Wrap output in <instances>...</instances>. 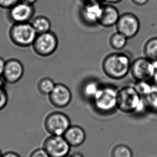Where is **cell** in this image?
<instances>
[{
  "mask_svg": "<svg viewBox=\"0 0 157 157\" xmlns=\"http://www.w3.org/2000/svg\"><path fill=\"white\" fill-rule=\"evenodd\" d=\"M20 2V0H0V8L9 10Z\"/></svg>",
  "mask_w": 157,
  "mask_h": 157,
  "instance_id": "cell-25",
  "label": "cell"
},
{
  "mask_svg": "<svg viewBox=\"0 0 157 157\" xmlns=\"http://www.w3.org/2000/svg\"><path fill=\"white\" fill-rule=\"evenodd\" d=\"M150 0H131L134 4L137 6H144L149 3Z\"/></svg>",
  "mask_w": 157,
  "mask_h": 157,
  "instance_id": "cell-27",
  "label": "cell"
},
{
  "mask_svg": "<svg viewBox=\"0 0 157 157\" xmlns=\"http://www.w3.org/2000/svg\"><path fill=\"white\" fill-rule=\"evenodd\" d=\"M43 148L51 157H66L71 150V146L63 136H49L44 140Z\"/></svg>",
  "mask_w": 157,
  "mask_h": 157,
  "instance_id": "cell-10",
  "label": "cell"
},
{
  "mask_svg": "<svg viewBox=\"0 0 157 157\" xmlns=\"http://www.w3.org/2000/svg\"><path fill=\"white\" fill-rule=\"evenodd\" d=\"M49 101L53 106L58 108L66 107L72 100V94L69 88L66 85L59 83L48 95Z\"/></svg>",
  "mask_w": 157,
  "mask_h": 157,
  "instance_id": "cell-13",
  "label": "cell"
},
{
  "mask_svg": "<svg viewBox=\"0 0 157 157\" xmlns=\"http://www.w3.org/2000/svg\"><path fill=\"white\" fill-rule=\"evenodd\" d=\"M122 0H103V2L105 3L108 4H114L119 3L121 2Z\"/></svg>",
  "mask_w": 157,
  "mask_h": 157,
  "instance_id": "cell-30",
  "label": "cell"
},
{
  "mask_svg": "<svg viewBox=\"0 0 157 157\" xmlns=\"http://www.w3.org/2000/svg\"><path fill=\"white\" fill-rule=\"evenodd\" d=\"M144 98L149 111L157 114V86L153 85L150 93Z\"/></svg>",
  "mask_w": 157,
  "mask_h": 157,
  "instance_id": "cell-21",
  "label": "cell"
},
{
  "mask_svg": "<svg viewBox=\"0 0 157 157\" xmlns=\"http://www.w3.org/2000/svg\"><path fill=\"white\" fill-rule=\"evenodd\" d=\"M132 149L124 144L117 145L112 149L111 157H132Z\"/></svg>",
  "mask_w": 157,
  "mask_h": 157,
  "instance_id": "cell-23",
  "label": "cell"
},
{
  "mask_svg": "<svg viewBox=\"0 0 157 157\" xmlns=\"http://www.w3.org/2000/svg\"><path fill=\"white\" fill-rule=\"evenodd\" d=\"M30 23L38 34L51 31V22L47 17L44 16L33 17Z\"/></svg>",
  "mask_w": 157,
  "mask_h": 157,
  "instance_id": "cell-17",
  "label": "cell"
},
{
  "mask_svg": "<svg viewBox=\"0 0 157 157\" xmlns=\"http://www.w3.org/2000/svg\"><path fill=\"white\" fill-rule=\"evenodd\" d=\"M58 44L57 36L54 32L50 31L37 34L32 47L37 55L41 57H47L55 53Z\"/></svg>",
  "mask_w": 157,
  "mask_h": 157,
  "instance_id": "cell-5",
  "label": "cell"
},
{
  "mask_svg": "<svg viewBox=\"0 0 157 157\" xmlns=\"http://www.w3.org/2000/svg\"><path fill=\"white\" fill-rule=\"evenodd\" d=\"M98 81L89 79L83 84L81 88V94L83 98L91 101L101 86Z\"/></svg>",
  "mask_w": 157,
  "mask_h": 157,
  "instance_id": "cell-16",
  "label": "cell"
},
{
  "mask_svg": "<svg viewBox=\"0 0 157 157\" xmlns=\"http://www.w3.org/2000/svg\"><path fill=\"white\" fill-rule=\"evenodd\" d=\"M38 0H20L21 2H24L28 4H33L34 5V3H36Z\"/></svg>",
  "mask_w": 157,
  "mask_h": 157,
  "instance_id": "cell-32",
  "label": "cell"
},
{
  "mask_svg": "<svg viewBox=\"0 0 157 157\" xmlns=\"http://www.w3.org/2000/svg\"><path fill=\"white\" fill-rule=\"evenodd\" d=\"M155 72L153 62L147 57H139L132 62L130 72L136 81L151 82Z\"/></svg>",
  "mask_w": 157,
  "mask_h": 157,
  "instance_id": "cell-8",
  "label": "cell"
},
{
  "mask_svg": "<svg viewBox=\"0 0 157 157\" xmlns=\"http://www.w3.org/2000/svg\"><path fill=\"white\" fill-rule=\"evenodd\" d=\"M145 57L151 61H157V37L149 39L145 44L143 49Z\"/></svg>",
  "mask_w": 157,
  "mask_h": 157,
  "instance_id": "cell-18",
  "label": "cell"
},
{
  "mask_svg": "<svg viewBox=\"0 0 157 157\" xmlns=\"http://www.w3.org/2000/svg\"><path fill=\"white\" fill-rule=\"evenodd\" d=\"M2 152H1V151L0 150V157H2Z\"/></svg>",
  "mask_w": 157,
  "mask_h": 157,
  "instance_id": "cell-35",
  "label": "cell"
},
{
  "mask_svg": "<svg viewBox=\"0 0 157 157\" xmlns=\"http://www.w3.org/2000/svg\"><path fill=\"white\" fill-rule=\"evenodd\" d=\"M46 130L51 135L63 136L68 128L71 126L69 117L61 112L50 113L46 117L44 122Z\"/></svg>",
  "mask_w": 157,
  "mask_h": 157,
  "instance_id": "cell-6",
  "label": "cell"
},
{
  "mask_svg": "<svg viewBox=\"0 0 157 157\" xmlns=\"http://www.w3.org/2000/svg\"><path fill=\"white\" fill-rule=\"evenodd\" d=\"M132 64L131 57L126 53L115 52L105 57L102 62V70L109 78L120 80L129 73Z\"/></svg>",
  "mask_w": 157,
  "mask_h": 157,
  "instance_id": "cell-2",
  "label": "cell"
},
{
  "mask_svg": "<svg viewBox=\"0 0 157 157\" xmlns=\"http://www.w3.org/2000/svg\"><path fill=\"white\" fill-rule=\"evenodd\" d=\"M132 86L140 96L144 98L152 91L153 85L150 81H136Z\"/></svg>",
  "mask_w": 157,
  "mask_h": 157,
  "instance_id": "cell-22",
  "label": "cell"
},
{
  "mask_svg": "<svg viewBox=\"0 0 157 157\" xmlns=\"http://www.w3.org/2000/svg\"><path fill=\"white\" fill-rule=\"evenodd\" d=\"M2 157H21L18 153L13 151H8L2 155Z\"/></svg>",
  "mask_w": 157,
  "mask_h": 157,
  "instance_id": "cell-28",
  "label": "cell"
},
{
  "mask_svg": "<svg viewBox=\"0 0 157 157\" xmlns=\"http://www.w3.org/2000/svg\"><path fill=\"white\" fill-rule=\"evenodd\" d=\"M83 3L89 2H103V0H82Z\"/></svg>",
  "mask_w": 157,
  "mask_h": 157,
  "instance_id": "cell-34",
  "label": "cell"
},
{
  "mask_svg": "<svg viewBox=\"0 0 157 157\" xmlns=\"http://www.w3.org/2000/svg\"><path fill=\"white\" fill-rule=\"evenodd\" d=\"M119 89L114 85L102 84L91 102L94 110L99 114L107 116L118 109Z\"/></svg>",
  "mask_w": 157,
  "mask_h": 157,
  "instance_id": "cell-1",
  "label": "cell"
},
{
  "mask_svg": "<svg viewBox=\"0 0 157 157\" xmlns=\"http://www.w3.org/2000/svg\"><path fill=\"white\" fill-rule=\"evenodd\" d=\"M6 62L2 57H0V77H2V75L4 71V67L6 64Z\"/></svg>",
  "mask_w": 157,
  "mask_h": 157,
  "instance_id": "cell-29",
  "label": "cell"
},
{
  "mask_svg": "<svg viewBox=\"0 0 157 157\" xmlns=\"http://www.w3.org/2000/svg\"><path fill=\"white\" fill-rule=\"evenodd\" d=\"M71 157V155H67V156H66V157Z\"/></svg>",
  "mask_w": 157,
  "mask_h": 157,
  "instance_id": "cell-36",
  "label": "cell"
},
{
  "mask_svg": "<svg viewBox=\"0 0 157 157\" xmlns=\"http://www.w3.org/2000/svg\"><path fill=\"white\" fill-rule=\"evenodd\" d=\"M63 136L71 147H75L83 144L86 137L84 130L76 125H71Z\"/></svg>",
  "mask_w": 157,
  "mask_h": 157,
  "instance_id": "cell-15",
  "label": "cell"
},
{
  "mask_svg": "<svg viewBox=\"0 0 157 157\" xmlns=\"http://www.w3.org/2000/svg\"><path fill=\"white\" fill-rule=\"evenodd\" d=\"M103 6V2L84 3L80 9V16L83 23L91 26L99 25V21L102 15Z\"/></svg>",
  "mask_w": 157,
  "mask_h": 157,
  "instance_id": "cell-11",
  "label": "cell"
},
{
  "mask_svg": "<svg viewBox=\"0 0 157 157\" xmlns=\"http://www.w3.org/2000/svg\"><path fill=\"white\" fill-rule=\"evenodd\" d=\"M120 15L119 10L113 4L104 3L102 15L99 21V25L107 28L115 26Z\"/></svg>",
  "mask_w": 157,
  "mask_h": 157,
  "instance_id": "cell-14",
  "label": "cell"
},
{
  "mask_svg": "<svg viewBox=\"0 0 157 157\" xmlns=\"http://www.w3.org/2000/svg\"><path fill=\"white\" fill-rule=\"evenodd\" d=\"M8 100V95L5 89V85H0V111L6 107Z\"/></svg>",
  "mask_w": 157,
  "mask_h": 157,
  "instance_id": "cell-24",
  "label": "cell"
},
{
  "mask_svg": "<svg viewBox=\"0 0 157 157\" xmlns=\"http://www.w3.org/2000/svg\"><path fill=\"white\" fill-rule=\"evenodd\" d=\"M151 82L153 85L157 86V70H155V73L151 79Z\"/></svg>",
  "mask_w": 157,
  "mask_h": 157,
  "instance_id": "cell-31",
  "label": "cell"
},
{
  "mask_svg": "<svg viewBox=\"0 0 157 157\" xmlns=\"http://www.w3.org/2000/svg\"><path fill=\"white\" fill-rule=\"evenodd\" d=\"M35 11L34 5L20 1L7 10L6 17L12 24L29 23L34 17Z\"/></svg>",
  "mask_w": 157,
  "mask_h": 157,
  "instance_id": "cell-7",
  "label": "cell"
},
{
  "mask_svg": "<svg viewBox=\"0 0 157 157\" xmlns=\"http://www.w3.org/2000/svg\"><path fill=\"white\" fill-rule=\"evenodd\" d=\"M24 68L21 62L16 59H10L6 62L2 78L5 83L15 84L23 76Z\"/></svg>",
  "mask_w": 157,
  "mask_h": 157,
  "instance_id": "cell-12",
  "label": "cell"
},
{
  "mask_svg": "<svg viewBox=\"0 0 157 157\" xmlns=\"http://www.w3.org/2000/svg\"><path fill=\"white\" fill-rule=\"evenodd\" d=\"M115 26L117 32L129 39L138 34L140 30V19L134 13H125L120 15Z\"/></svg>",
  "mask_w": 157,
  "mask_h": 157,
  "instance_id": "cell-9",
  "label": "cell"
},
{
  "mask_svg": "<svg viewBox=\"0 0 157 157\" xmlns=\"http://www.w3.org/2000/svg\"><path fill=\"white\" fill-rule=\"evenodd\" d=\"M72 157H84V155H83L82 153L79 152H76L72 154L71 155Z\"/></svg>",
  "mask_w": 157,
  "mask_h": 157,
  "instance_id": "cell-33",
  "label": "cell"
},
{
  "mask_svg": "<svg viewBox=\"0 0 157 157\" xmlns=\"http://www.w3.org/2000/svg\"><path fill=\"white\" fill-rule=\"evenodd\" d=\"M37 34L30 22L12 24L9 31L11 41L20 47L32 46Z\"/></svg>",
  "mask_w": 157,
  "mask_h": 157,
  "instance_id": "cell-3",
  "label": "cell"
},
{
  "mask_svg": "<svg viewBox=\"0 0 157 157\" xmlns=\"http://www.w3.org/2000/svg\"><path fill=\"white\" fill-rule=\"evenodd\" d=\"M56 84L51 78L45 77L39 81L37 88L39 92L43 95H49L53 91Z\"/></svg>",
  "mask_w": 157,
  "mask_h": 157,
  "instance_id": "cell-20",
  "label": "cell"
},
{
  "mask_svg": "<svg viewBox=\"0 0 157 157\" xmlns=\"http://www.w3.org/2000/svg\"><path fill=\"white\" fill-rule=\"evenodd\" d=\"M128 39L121 33L115 32L110 36L109 45L113 49L116 51H121L125 48L127 44Z\"/></svg>",
  "mask_w": 157,
  "mask_h": 157,
  "instance_id": "cell-19",
  "label": "cell"
},
{
  "mask_svg": "<svg viewBox=\"0 0 157 157\" xmlns=\"http://www.w3.org/2000/svg\"><path fill=\"white\" fill-rule=\"evenodd\" d=\"M142 100L132 85L125 86L119 90L118 109L125 114H134Z\"/></svg>",
  "mask_w": 157,
  "mask_h": 157,
  "instance_id": "cell-4",
  "label": "cell"
},
{
  "mask_svg": "<svg viewBox=\"0 0 157 157\" xmlns=\"http://www.w3.org/2000/svg\"><path fill=\"white\" fill-rule=\"evenodd\" d=\"M29 157H51L44 148H38L34 150L30 154Z\"/></svg>",
  "mask_w": 157,
  "mask_h": 157,
  "instance_id": "cell-26",
  "label": "cell"
}]
</instances>
